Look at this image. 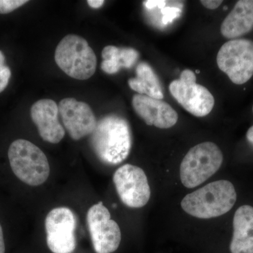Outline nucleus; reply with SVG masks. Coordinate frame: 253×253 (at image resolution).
<instances>
[{
    "instance_id": "393cba45",
    "label": "nucleus",
    "mask_w": 253,
    "mask_h": 253,
    "mask_svg": "<svg viewBox=\"0 0 253 253\" xmlns=\"http://www.w3.org/2000/svg\"><path fill=\"white\" fill-rule=\"evenodd\" d=\"M246 137H247L248 141L253 145V126L250 127L249 130H248Z\"/></svg>"
},
{
    "instance_id": "f3484780",
    "label": "nucleus",
    "mask_w": 253,
    "mask_h": 253,
    "mask_svg": "<svg viewBox=\"0 0 253 253\" xmlns=\"http://www.w3.org/2000/svg\"><path fill=\"white\" fill-rule=\"evenodd\" d=\"M139 56V52L133 48L107 46L102 51L104 61L101 63V68L107 74H115L121 68L132 67L137 61Z\"/></svg>"
},
{
    "instance_id": "aec40b11",
    "label": "nucleus",
    "mask_w": 253,
    "mask_h": 253,
    "mask_svg": "<svg viewBox=\"0 0 253 253\" xmlns=\"http://www.w3.org/2000/svg\"><path fill=\"white\" fill-rule=\"evenodd\" d=\"M11 70L7 66L0 67V93L6 89L11 78Z\"/></svg>"
},
{
    "instance_id": "f257e3e1",
    "label": "nucleus",
    "mask_w": 253,
    "mask_h": 253,
    "mask_svg": "<svg viewBox=\"0 0 253 253\" xmlns=\"http://www.w3.org/2000/svg\"><path fill=\"white\" fill-rule=\"evenodd\" d=\"M91 146L101 162L118 165L129 156L131 147L130 128L126 119L109 115L98 121L91 134Z\"/></svg>"
},
{
    "instance_id": "0eeeda50",
    "label": "nucleus",
    "mask_w": 253,
    "mask_h": 253,
    "mask_svg": "<svg viewBox=\"0 0 253 253\" xmlns=\"http://www.w3.org/2000/svg\"><path fill=\"white\" fill-rule=\"evenodd\" d=\"M169 90L186 111L196 117L208 116L214 107V96L196 83V75L191 70H184L179 79L171 82Z\"/></svg>"
},
{
    "instance_id": "39448f33",
    "label": "nucleus",
    "mask_w": 253,
    "mask_h": 253,
    "mask_svg": "<svg viewBox=\"0 0 253 253\" xmlns=\"http://www.w3.org/2000/svg\"><path fill=\"white\" fill-rule=\"evenodd\" d=\"M222 163V152L214 143L208 141L196 145L181 161V183L188 189L201 185L219 170Z\"/></svg>"
},
{
    "instance_id": "9d476101",
    "label": "nucleus",
    "mask_w": 253,
    "mask_h": 253,
    "mask_svg": "<svg viewBox=\"0 0 253 253\" xmlns=\"http://www.w3.org/2000/svg\"><path fill=\"white\" fill-rule=\"evenodd\" d=\"M77 221L66 207L51 210L45 219L46 244L53 253H73L76 248L75 236Z\"/></svg>"
},
{
    "instance_id": "a211bd4d",
    "label": "nucleus",
    "mask_w": 253,
    "mask_h": 253,
    "mask_svg": "<svg viewBox=\"0 0 253 253\" xmlns=\"http://www.w3.org/2000/svg\"><path fill=\"white\" fill-rule=\"evenodd\" d=\"M27 2V0H0V14H9Z\"/></svg>"
},
{
    "instance_id": "ddd939ff",
    "label": "nucleus",
    "mask_w": 253,
    "mask_h": 253,
    "mask_svg": "<svg viewBox=\"0 0 253 253\" xmlns=\"http://www.w3.org/2000/svg\"><path fill=\"white\" fill-rule=\"evenodd\" d=\"M59 106L51 99H41L32 106L31 118L43 140L58 144L66 131L59 121Z\"/></svg>"
},
{
    "instance_id": "20e7f679",
    "label": "nucleus",
    "mask_w": 253,
    "mask_h": 253,
    "mask_svg": "<svg viewBox=\"0 0 253 253\" xmlns=\"http://www.w3.org/2000/svg\"><path fill=\"white\" fill-rule=\"evenodd\" d=\"M55 61L70 77L84 81L96 71V56L84 38L68 35L60 42L55 51Z\"/></svg>"
},
{
    "instance_id": "1a4fd4ad",
    "label": "nucleus",
    "mask_w": 253,
    "mask_h": 253,
    "mask_svg": "<svg viewBox=\"0 0 253 253\" xmlns=\"http://www.w3.org/2000/svg\"><path fill=\"white\" fill-rule=\"evenodd\" d=\"M113 182L118 196L127 207L143 208L151 197L147 176L141 168L126 164L113 174Z\"/></svg>"
},
{
    "instance_id": "6e6552de",
    "label": "nucleus",
    "mask_w": 253,
    "mask_h": 253,
    "mask_svg": "<svg viewBox=\"0 0 253 253\" xmlns=\"http://www.w3.org/2000/svg\"><path fill=\"white\" fill-rule=\"evenodd\" d=\"M88 229L96 253H112L121 244V231L101 201L89 208L86 214Z\"/></svg>"
},
{
    "instance_id": "f8f14e48",
    "label": "nucleus",
    "mask_w": 253,
    "mask_h": 253,
    "mask_svg": "<svg viewBox=\"0 0 253 253\" xmlns=\"http://www.w3.org/2000/svg\"><path fill=\"white\" fill-rule=\"evenodd\" d=\"M132 106L136 114L146 124L160 129L172 127L179 118L175 110L167 102L146 95L134 94Z\"/></svg>"
},
{
    "instance_id": "412c9836",
    "label": "nucleus",
    "mask_w": 253,
    "mask_h": 253,
    "mask_svg": "<svg viewBox=\"0 0 253 253\" xmlns=\"http://www.w3.org/2000/svg\"><path fill=\"white\" fill-rule=\"evenodd\" d=\"M166 1H160V0H147L144 1L145 7L148 9H154L155 8L162 9L166 6Z\"/></svg>"
},
{
    "instance_id": "9b49d317",
    "label": "nucleus",
    "mask_w": 253,
    "mask_h": 253,
    "mask_svg": "<svg viewBox=\"0 0 253 253\" xmlns=\"http://www.w3.org/2000/svg\"><path fill=\"white\" fill-rule=\"evenodd\" d=\"M59 111L63 126L73 140L91 134L96 128V118L86 103L66 98L60 101Z\"/></svg>"
},
{
    "instance_id": "4468645a",
    "label": "nucleus",
    "mask_w": 253,
    "mask_h": 253,
    "mask_svg": "<svg viewBox=\"0 0 253 253\" xmlns=\"http://www.w3.org/2000/svg\"><path fill=\"white\" fill-rule=\"evenodd\" d=\"M234 233L230 244L231 253H253V208L241 206L233 220Z\"/></svg>"
},
{
    "instance_id": "6ab92c4d",
    "label": "nucleus",
    "mask_w": 253,
    "mask_h": 253,
    "mask_svg": "<svg viewBox=\"0 0 253 253\" xmlns=\"http://www.w3.org/2000/svg\"><path fill=\"white\" fill-rule=\"evenodd\" d=\"M163 14V21L165 24L171 23L176 17L179 16L181 11L180 9L175 6L172 7H166L161 9Z\"/></svg>"
},
{
    "instance_id": "4be33fe9",
    "label": "nucleus",
    "mask_w": 253,
    "mask_h": 253,
    "mask_svg": "<svg viewBox=\"0 0 253 253\" xmlns=\"http://www.w3.org/2000/svg\"><path fill=\"white\" fill-rule=\"evenodd\" d=\"M223 1L219 0H201V3L205 7L209 9H215L219 7Z\"/></svg>"
},
{
    "instance_id": "2eb2a0df",
    "label": "nucleus",
    "mask_w": 253,
    "mask_h": 253,
    "mask_svg": "<svg viewBox=\"0 0 253 253\" xmlns=\"http://www.w3.org/2000/svg\"><path fill=\"white\" fill-rule=\"evenodd\" d=\"M253 28V0H240L221 25V33L227 39H236Z\"/></svg>"
},
{
    "instance_id": "5701e85b",
    "label": "nucleus",
    "mask_w": 253,
    "mask_h": 253,
    "mask_svg": "<svg viewBox=\"0 0 253 253\" xmlns=\"http://www.w3.org/2000/svg\"><path fill=\"white\" fill-rule=\"evenodd\" d=\"M88 4L92 9H99L104 4V0H88Z\"/></svg>"
},
{
    "instance_id": "a878e982",
    "label": "nucleus",
    "mask_w": 253,
    "mask_h": 253,
    "mask_svg": "<svg viewBox=\"0 0 253 253\" xmlns=\"http://www.w3.org/2000/svg\"></svg>"
},
{
    "instance_id": "7ed1b4c3",
    "label": "nucleus",
    "mask_w": 253,
    "mask_h": 253,
    "mask_svg": "<svg viewBox=\"0 0 253 253\" xmlns=\"http://www.w3.org/2000/svg\"><path fill=\"white\" fill-rule=\"evenodd\" d=\"M10 166L15 175L25 184L38 186L44 184L50 174L49 161L40 148L26 139H17L8 151Z\"/></svg>"
},
{
    "instance_id": "f03ea898",
    "label": "nucleus",
    "mask_w": 253,
    "mask_h": 253,
    "mask_svg": "<svg viewBox=\"0 0 253 253\" xmlns=\"http://www.w3.org/2000/svg\"><path fill=\"white\" fill-rule=\"evenodd\" d=\"M237 195L232 183L218 180L186 195L181 202L184 212L199 219H211L229 212Z\"/></svg>"
},
{
    "instance_id": "b1692460",
    "label": "nucleus",
    "mask_w": 253,
    "mask_h": 253,
    "mask_svg": "<svg viewBox=\"0 0 253 253\" xmlns=\"http://www.w3.org/2000/svg\"><path fill=\"white\" fill-rule=\"evenodd\" d=\"M0 253H5V244L2 227L0 224Z\"/></svg>"
},
{
    "instance_id": "423d86ee",
    "label": "nucleus",
    "mask_w": 253,
    "mask_h": 253,
    "mask_svg": "<svg viewBox=\"0 0 253 253\" xmlns=\"http://www.w3.org/2000/svg\"><path fill=\"white\" fill-rule=\"evenodd\" d=\"M217 63L233 83L245 84L253 76V42L234 39L224 43L218 51Z\"/></svg>"
},
{
    "instance_id": "dca6fc26",
    "label": "nucleus",
    "mask_w": 253,
    "mask_h": 253,
    "mask_svg": "<svg viewBox=\"0 0 253 253\" xmlns=\"http://www.w3.org/2000/svg\"><path fill=\"white\" fill-rule=\"evenodd\" d=\"M136 78L128 81V84L132 90L154 99L162 100L164 98L159 79L149 64L146 62L139 63L136 68Z\"/></svg>"
}]
</instances>
